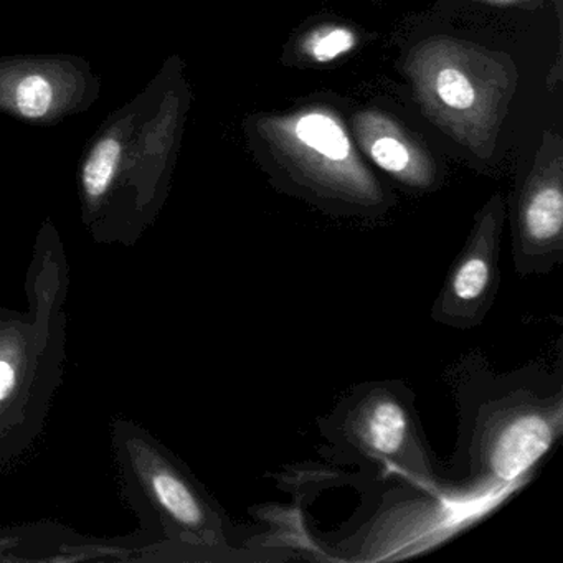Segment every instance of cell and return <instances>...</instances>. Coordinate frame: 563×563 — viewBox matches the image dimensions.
I'll list each match as a JSON object with an SVG mask.
<instances>
[{
    "label": "cell",
    "mask_w": 563,
    "mask_h": 563,
    "mask_svg": "<svg viewBox=\"0 0 563 563\" xmlns=\"http://www.w3.org/2000/svg\"><path fill=\"white\" fill-rule=\"evenodd\" d=\"M499 220V219H497ZM489 217L454 263L443 291L433 306V318L451 328H474L483 321L497 289L499 222Z\"/></svg>",
    "instance_id": "1"
},
{
    "label": "cell",
    "mask_w": 563,
    "mask_h": 563,
    "mask_svg": "<svg viewBox=\"0 0 563 563\" xmlns=\"http://www.w3.org/2000/svg\"><path fill=\"white\" fill-rule=\"evenodd\" d=\"M553 438L555 428L547 411L539 408L510 411L484 443V467L499 483H514L536 466L552 446Z\"/></svg>",
    "instance_id": "2"
},
{
    "label": "cell",
    "mask_w": 563,
    "mask_h": 563,
    "mask_svg": "<svg viewBox=\"0 0 563 563\" xmlns=\"http://www.w3.org/2000/svg\"><path fill=\"white\" fill-rule=\"evenodd\" d=\"M352 441L375 456L394 457L410 443L411 418L391 391H372L352 411Z\"/></svg>",
    "instance_id": "3"
},
{
    "label": "cell",
    "mask_w": 563,
    "mask_h": 563,
    "mask_svg": "<svg viewBox=\"0 0 563 563\" xmlns=\"http://www.w3.org/2000/svg\"><path fill=\"white\" fill-rule=\"evenodd\" d=\"M296 141L305 147V156L328 174H347L352 170L351 141L334 118L324 113H309L299 118L292 128Z\"/></svg>",
    "instance_id": "4"
},
{
    "label": "cell",
    "mask_w": 563,
    "mask_h": 563,
    "mask_svg": "<svg viewBox=\"0 0 563 563\" xmlns=\"http://www.w3.org/2000/svg\"><path fill=\"white\" fill-rule=\"evenodd\" d=\"M154 494L164 509L184 526L199 529L206 522L202 506L183 479L167 470H157L151 477Z\"/></svg>",
    "instance_id": "5"
},
{
    "label": "cell",
    "mask_w": 563,
    "mask_h": 563,
    "mask_svg": "<svg viewBox=\"0 0 563 563\" xmlns=\"http://www.w3.org/2000/svg\"><path fill=\"white\" fill-rule=\"evenodd\" d=\"M121 147L114 140H104L95 147L85 167V187L91 197H100L107 192L113 180L118 161H120Z\"/></svg>",
    "instance_id": "6"
},
{
    "label": "cell",
    "mask_w": 563,
    "mask_h": 563,
    "mask_svg": "<svg viewBox=\"0 0 563 563\" xmlns=\"http://www.w3.org/2000/svg\"><path fill=\"white\" fill-rule=\"evenodd\" d=\"M371 156L382 169L395 176H408L413 164V154L397 136H380L371 144Z\"/></svg>",
    "instance_id": "7"
},
{
    "label": "cell",
    "mask_w": 563,
    "mask_h": 563,
    "mask_svg": "<svg viewBox=\"0 0 563 563\" xmlns=\"http://www.w3.org/2000/svg\"><path fill=\"white\" fill-rule=\"evenodd\" d=\"M437 93L446 107L453 110H470L474 104L473 85L457 68H444L437 78Z\"/></svg>",
    "instance_id": "8"
},
{
    "label": "cell",
    "mask_w": 563,
    "mask_h": 563,
    "mask_svg": "<svg viewBox=\"0 0 563 563\" xmlns=\"http://www.w3.org/2000/svg\"><path fill=\"white\" fill-rule=\"evenodd\" d=\"M52 103V87L42 77H29L19 85L18 107L27 118H41Z\"/></svg>",
    "instance_id": "9"
},
{
    "label": "cell",
    "mask_w": 563,
    "mask_h": 563,
    "mask_svg": "<svg viewBox=\"0 0 563 563\" xmlns=\"http://www.w3.org/2000/svg\"><path fill=\"white\" fill-rule=\"evenodd\" d=\"M355 45V37L347 29H334V31L319 38L312 47V57L318 62H331L341 55L347 54Z\"/></svg>",
    "instance_id": "10"
},
{
    "label": "cell",
    "mask_w": 563,
    "mask_h": 563,
    "mask_svg": "<svg viewBox=\"0 0 563 563\" xmlns=\"http://www.w3.org/2000/svg\"><path fill=\"white\" fill-rule=\"evenodd\" d=\"M15 385V371L9 362L0 361V400H4Z\"/></svg>",
    "instance_id": "11"
}]
</instances>
